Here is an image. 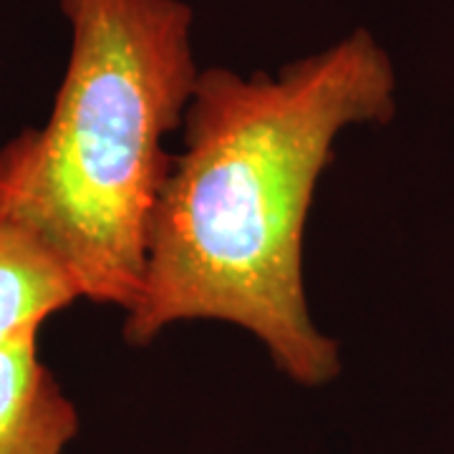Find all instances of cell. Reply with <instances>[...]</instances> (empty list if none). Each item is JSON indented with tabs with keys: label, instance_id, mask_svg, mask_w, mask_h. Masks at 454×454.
<instances>
[{
	"label": "cell",
	"instance_id": "obj_4",
	"mask_svg": "<svg viewBox=\"0 0 454 454\" xmlns=\"http://www.w3.org/2000/svg\"><path fill=\"white\" fill-rule=\"evenodd\" d=\"M82 301L74 278L20 227L0 223V343Z\"/></svg>",
	"mask_w": 454,
	"mask_h": 454
},
{
	"label": "cell",
	"instance_id": "obj_1",
	"mask_svg": "<svg viewBox=\"0 0 454 454\" xmlns=\"http://www.w3.org/2000/svg\"><path fill=\"white\" fill-rule=\"evenodd\" d=\"M394 71L366 31L276 76L200 71L154 210L139 298L124 339L145 346L182 321L240 325L301 387L340 373L303 286V230L339 134L389 121Z\"/></svg>",
	"mask_w": 454,
	"mask_h": 454
},
{
	"label": "cell",
	"instance_id": "obj_3",
	"mask_svg": "<svg viewBox=\"0 0 454 454\" xmlns=\"http://www.w3.org/2000/svg\"><path fill=\"white\" fill-rule=\"evenodd\" d=\"M79 411L38 354V328L0 343V454H64Z\"/></svg>",
	"mask_w": 454,
	"mask_h": 454
},
{
	"label": "cell",
	"instance_id": "obj_2",
	"mask_svg": "<svg viewBox=\"0 0 454 454\" xmlns=\"http://www.w3.org/2000/svg\"><path fill=\"white\" fill-rule=\"evenodd\" d=\"M71 53L49 121L0 146V223L124 313L142 291L154 210L200 68L182 0H61Z\"/></svg>",
	"mask_w": 454,
	"mask_h": 454
}]
</instances>
